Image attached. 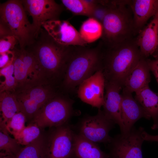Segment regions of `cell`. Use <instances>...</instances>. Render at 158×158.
<instances>
[{"label":"cell","instance_id":"obj_14","mask_svg":"<svg viewBox=\"0 0 158 158\" xmlns=\"http://www.w3.org/2000/svg\"><path fill=\"white\" fill-rule=\"evenodd\" d=\"M122 87L120 85L105 81V94L103 110L105 115L119 126L121 134L125 132L121 115V95L120 93Z\"/></svg>","mask_w":158,"mask_h":158},{"label":"cell","instance_id":"obj_25","mask_svg":"<svg viewBox=\"0 0 158 158\" xmlns=\"http://www.w3.org/2000/svg\"><path fill=\"white\" fill-rule=\"evenodd\" d=\"M103 29L101 23L92 18H89L82 24L79 32L87 43L93 42L101 37Z\"/></svg>","mask_w":158,"mask_h":158},{"label":"cell","instance_id":"obj_29","mask_svg":"<svg viewBox=\"0 0 158 158\" xmlns=\"http://www.w3.org/2000/svg\"><path fill=\"white\" fill-rule=\"evenodd\" d=\"M0 75L1 77H4V81H0V92L5 91L15 92L17 86L14 75L13 63L0 69Z\"/></svg>","mask_w":158,"mask_h":158},{"label":"cell","instance_id":"obj_21","mask_svg":"<svg viewBox=\"0 0 158 158\" xmlns=\"http://www.w3.org/2000/svg\"><path fill=\"white\" fill-rule=\"evenodd\" d=\"M0 131L7 132L6 128L8 121L16 114L20 112L19 104L14 92H0Z\"/></svg>","mask_w":158,"mask_h":158},{"label":"cell","instance_id":"obj_24","mask_svg":"<svg viewBox=\"0 0 158 158\" xmlns=\"http://www.w3.org/2000/svg\"><path fill=\"white\" fill-rule=\"evenodd\" d=\"M13 50L15 54L13 63L14 75L17 83L16 91L31 85L20 48H15Z\"/></svg>","mask_w":158,"mask_h":158},{"label":"cell","instance_id":"obj_28","mask_svg":"<svg viewBox=\"0 0 158 158\" xmlns=\"http://www.w3.org/2000/svg\"><path fill=\"white\" fill-rule=\"evenodd\" d=\"M14 138L8 133L0 131V155L16 156L22 148Z\"/></svg>","mask_w":158,"mask_h":158},{"label":"cell","instance_id":"obj_18","mask_svg":"<svg viewBox=\"0 0 158 158\" xmlns=\"http://www.w3.org/2000/svg\"><path fill=\"white\" fill-rule=\"evenodd\" d=\"M135 29L141 28L149 19L158 12V0L130 1Z\"/></svg>","mask_w":158,"mask_h":158},{"label":"cell","instance_id":"obj_36","mask_svg":"<svg viewBox=\"0 0 158 158\" xmlns=\"http://www.w3.org/2000/svg\"><path fill=\"white\" fill-rule=\"evenodd\" d=\"M0 158H16V156L12 155H0Z\"/></svg>","mask_w":158,"mask_h":158},{"label":"cell","instance_id":"obj_10","mask_svg":"<svg viewBox=\"0 0 158 158\" xmlns=\"http://www.w3.org/2000/svg\"><path fill=\"white\" fill-rule=\"evenodd\" d=\"M46 133L49 158H70L75 133L68 123L50 128Z\"/></svg>","mask_w":158,"mask_h":158},{"label":"cell","instance_id":"obj_11","mask_svg":"<svg viewBox=\"0 0 158 158\" xmlns=\"http://www.w3.org/2000/svg\"><path fill=\"white\" fill-rule=\"evenodd\" d=\"M26 11L32 19V25L38 35L42 24L47 21L59 19L63 5L54 0H21Z\"/></svg>","mask_w":158,"mask_h":158},{"label":"cell","instance_id":"obj_13","mask_svg":"<svg viewBox=\"0 0 158 158\" xmlns=\"http://www.w3.org/2000/svg\"><path fill=\"white\" fill-rule=\"evenodd\" d=\"M42 27L56 42L62 45L86 46L87 44L79 32L67 20L47 21L42 24Z\"/></svg>","mask_w":158,"mask_h":158},{"label":"cell","instance_id":"obj_23","mask_svg":"<svg viewBox=\"0 0 158 158\" xmlns=\"http://www.w3.org/2000/svg\"><path fill=\"white\" fill-rule=\"evenodd\" d=\"M16 158H49L46 133L40 135L30 144L22 147Z\"/></svg>","mask_w":158,"mask_h":158},{"label":"cell","instance_id":"obj_32","mask_svg":"<svg viewBox=\"0 0 158 158\" xmlns=\"http://www.w3.org/2000/svg\"><path fill=\"white\" fill-rule=\"evenodd\" d=\"M18 43L16 39L12 35H7L0 38V54L13 50Z\"/></svg>","mask_w":158,"mask_h":158},{"label":"cell","instance_id":"obj_6","mask_svg":"<svg viewBox=\"0 0 158 158\" xmlns=\"http://www.w3.org/2000/svg\"><path fill=\"white\" fill-rule=\"evenodd\" d=\"M73 104L72 100L56 95L42 107L30 123L43 130L68 123L73 114Z\"/></svg>","mask_w":158,"mask_h":158},{"label":"cell","instance_id":"obj_33","mask_svg":"<svg viewBox=\"0 0 158 158\" xmlns=\"http://www.w3.org/2000/svg\"><path fill=\"white\" fill-rule=\"evenodd\" d=\"M0 69L7 66L13 63L15 54L13 50H10L0 54Z\"/></svg>","mask_w":158,"mask_h":158},{"label":"cell","instance_id":"obj_2","mask_svg":"<svg viewBox=\"0 0 158 158\" xmlns=\"http://www.w3.org/2000/svg\"><path fill=\"white\" fill-rule=\"evenodd\" d=\"M72 46L59 44L41 28L34 42L25 49L35 56L47 82L52 85L58 80L62 79Z\"/></svg>","mask_w":158,"mask_h":158},{"label":"cell","instance_id":"obj_26","mask_svg":"<svg viewBox=\"0 0 158 158\" xmlns=\"http://www.w3.org/2000/svg\"><path fill=\"white\" fill-rule=\"evenodd\" d=\"M63 6L75 15L91 18L95 0H62Z\"/></svg>","mask_w":158,"mask_h":158},{"label":"cell","instance_id":"obj_31","mask_svg":"<svg viewBox=\"0 0 158 158\" xmlns=\"http://www.w3.org/2000/svg\"><path fill=\"white\" fill-rule=\"evenodd\" d=\"M113 1L95 0V4L91 18L102 22L107 14L113 5Z\"/></svg>","mask_w":158,"mask_h":158},{"label":"cell","instance_id":"obj_22","mask_svg":"<svg viewBox=\"0 0 158 158\" xmlns=\"http://www.w3.org/2000/svg\"><path fill=\"white\" fill-rule=\"evenodd\" d=\"M20 50L31 86L49 84L47 80L42 67L34 55L26 49Z\"/></svg>","mask_w":158,"mask_h":158},{"label":"cell","instance_id":"obj_9","mask_svg":"<svg viewBox=\"0 0 158 158\" xmlns=\"http://www.w3.org/2000/svg\"><path fill=\"white\" fill-rule=\"evenodd\" d=\"M115 123L99 109L95 115L83 118L78 127V134L85 138L95 143H109L111 140L109 133Z\"/></svg>","mask_w":158,"mask_h":158},{"label":"cell","instance_id":"obj_4","mask_svg":"<svg viewBox=\"0 0 158 158\" xmlns=\"http://www.w3.org/2000/svg\"><path fill=\"white\" fill-rule=\"evenodd\" d=\"M21 0H9L0 6V26L17 40L20 49L32 44L38 35L29 21Z\"/></svg>","mask_w":158,"mask_h":158},{"label":"cell","instance_id":"obj_20","mask_svg":"<svg viewBox=\"0 0 158 158\" xmlns=\"http://www.w3.org/2000/svg\"><path fill=\"white\" fill-rule=\"evenodd\" d=\"M135 98L153 119L152 129L158 128V93L153 92L147 85L135 92Z\"/></svg>","mask_w":158,"mask_h":158},{"label":"cell","instance_id":"obj_12","mask_svg":"<svg viewBox=\"0 0 158 158\" xmlns=\"http://www.w3.org/2000/svg\"><path fill=\"white\" fill-rule=\"evenodd\" d=\"M105 83L102 70H99L78 86V97L83 102L100 109L104 104Z\"/></svg>","mask_w":158,"mask_h":158},{"label":"cell","instance_id":"obj_5","mask_svg":"<svg viewBox=\"0 0 158 158\" xmlns=\"http://www.w3.org/2000/svg\"><path fill=\"white\" fill-rule=\"evenodd\" d=\"M130 1L114 0L102 25L101 41L106 44L120 43L130 39L135 29L131 13L126 7Z\"/></svg>","mask_w":158,"mask_h":158},{"label":"cell","instance_id":"obj_34","mask_svg":"<svg viewBox=\"0 0 158 158\" xmlns=\"http://www.w3.org/2000/svg\"><path fill=\"white\" fill-rule=\"evenodd\" d=\"M150 71L154 76L158 83V58L154 60L147 59Z\"/></svg>","mask_w":158,"mask_h":158},{"label":"cell","instance_id":"obj_19","mask_svg":"<svg viewBox=\"0 0 158 158\" xmlns=\"http://www.w3.org/2000/svg\"><path fill=\"white\" fill-rule=\"evenodd\" d=\"M70 158H109L97 144L75 133L72 152Z\"/></svg>","mask_w":158,"mask_h":158},{"label":"cell","instance_id":"obj_16","mask_svg":"<svg viewBox=\"0 0 158 158\" xmlns=\"http://www.w3.org/2000/svg\"><path fill=\"white\" fill-rule=\"evenodd\" d=\"M141 54L146 58L158 50V12L135 40Z\"/></svg>","mask_w":158,"mask_h":158},{"label":"cell","instance_id":"obj_35","mask_svg":"<svg viewBox=\"0 0 158 158\" xmlns=\"http://www.w3.org/2000/svg\"><path fill=\"white\" fill-rule=\"evenodd\" d=\"M142 136L145 141L157 142H158V135H151L144 130L142 133Z\"/></svg>","mask_w":158,"mask_h":158},{"label":"cell","instance_id":"obj_8","mask_svg":"<svg viewBox=\"0 0 158 158\" xmlns=\"http://www.w3.org/2000/svg\"><path fill=\"white\" fill-rule=\"evenodd\" d=\"M142 127H133L126 134H121L112 138L109 143V158H143L141 147L144 141Z\"/></svg>","mask_w":158,"mask_h":158},{"label":"cell","instance_id":"obj_30","mask_svg":"<svg viewBox=\"0 0 158 158\" xmlns=\"http://www.w3.org/2000/svg\"><path fill=\"white\" fill-rule=\"evenodd\" d=\"M27 121L24 114L20 112L16 114L7 122L6 126L8 133L13 135L21 131L25 126Z\"/></svg>","mask_w":158,"mask_h":158},{"label":"cell","instance_id":"obj_27","mask_svg":"<svg viewBox=\"0 0 158 158\" xmlns=\"http://www.w3.org/2000/svg\"><path fill=\"white\" fill-rule=\"evenodd\" d=\"M43 131L36 124L31 123L13 136L20 145L25 146L37 138Z\"/></svg>","mask_w":158,"mask_h":158},{"label":"cell","instance_id":"obj_1","mask_svg":"<svg viewBox=\"0 0 158 158\" xmlns=\"http://www.w3.org/2000/svg\"><path fill=\"white\" fill-rule=\"evenodd\" d=\"M102 69L105 81L123 86L129 73L142 56L135 40L131 38L122 42L106 44L100 42Z\"/></svg>","mask_w":158,"mask_h":158},{"label":"cell","instance_id":"obj_17","mask_svg":"<svg viewBox=\"0 0 158 158\" xmlns=\"http://www.w3.org/2000/svg\"><path fill=\"white\" fill-rule=\"evenodd\" d=\"M150 71L147 59L142 58L126 78L123 90L135 92L149 85L150 81Z\"/></svg>","mask_w":158,"mask_h":158},{"label":"cell","instance_id":"obj_7","mask_svg":"<svg viewBox=\"0 0 158 158\" xmlns=\"http://www.w3.org/2000/svg\"><path fill=\"white\" fill-rule=\"evenodd\" d=\"M52 86L50 84L34 85L14 92L20 111L25 116L29 123L42 107L56 95Z\"/></svg>","mask_w":158,"mask_h":158},{"label":"cell","instance_id":"obj_3","mask_svg":"<svg viewBox=\"0 0 158 158\" xmlns=\"http://www.w3.org/2000/svg\"><path fill=\"white\" fill-rule=\"evenodd\" d=\"M102 69V53L99 43L94 47L72 46L66 64L62 86L73 91L83 81Z\"/></svg>","mask_w":158,"mask_h":158},{"label":"cell","instance_id":"obj_37","mask_svg":"<svg viewBox=\"0 0 158 158\" xmlns=\"http://www.w3.org/2000/svg\"><path fill=\"white\" fill-rule=\"evenodd\" d=\"M155 56L156 58H158V52L157 54H156V55H155Z\"/></svg>","mask_w":158,"mask_h":158},{"label":"cell","instance_id":"obj_15","mask_svg":"<svg viewBox=\"0 0 158 158\" xmlns=\"http://www.w3.org/2000/svg\"><path fill=\"white\" fill-rule=\"evenodd\" d=\"M121 95V115L124 126L123 134H126L130 131L135 123L140 118H144L149 120L151 118L133 97L132 93L123 90Z\"/></svg>","mask_w":158,"mask_h":158}]
</instances>
